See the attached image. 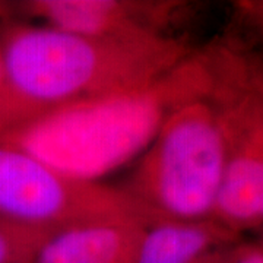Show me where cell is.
Wrapping results in <instances>:
<instances>
[{
	"mask_svg": "<svg viewBox=\"0 0 263 263\" xmlns=\"http://www.w3.org/2000/svg\"><path fill=\"white\" fill-rule=\"evenodd\" d=\"M0 50L10 129L57 107L149 84L190 56L177 37L91 38L31 22L2 24Z\"/></svg>",
	"mask_w": 263,
	"mask_h": 263,
	"instance_id": "6da1fadb",
	"label": "cell"
},
{
	"mask_svg": "<svg viewBox=\"0 0 263 263\" xmlns=\"http://www.w3.org/2000/svg\"><path fill=\"white\" fill-rule=\"evenodd\" d=\"M209 91L206 62L189 56L149 84L57 107L0 133V142L73 179L103 183L138 160L179 107Z\"/></svg>",
	"mask_w": 263,
	"mask_h": 263,
	"instance_id": "7a4b0ae2",
	"label": "cell"
},
{
	"mask_svg": "<svg viewBox=\"0 0 263 263\" xmlns=\"http://www.w3.org/2000/svg\"><path fill=\"white\" fill-rule=\"evenodd\" d=\"M227 162L221 117L208 97L197 98L170 116L119 187L154 221H208Z\"/></svg>",
	"mask_w": 263,
	"mask_h": 263,
	"instance_id": "3957f363",
	"label": "cell"
},
{
	"mask_svg": "<svg viewBox=\"0 0 263 263\" xmlns=\"http://www.w3.org/2000/svg\"><path fill=\"white\" fill-rule=\"evenodd\" d=\"M0 215L50 228L154 219L119 186L89 183L0 142Z\"/></svg>",
	"mask_w": 263,
	"mask_h": 263,
	"instance_id": "277c9868",
	"label": "cell"
},
{
	"mask_svg": "<svg viewBox=\"0 0 263 263\" xmlns=\"http://www.w3.org/2000/svg\"><path fill=\"white\" fill-rule=\"evenodd\" d=\"M183 6L170 0H27L10 6L38 25L91 38L174 37Z\"/></svg>",
	"mask_w": 263,
	"mask_h": 263,
	"instance_id": "5b68a950",
	"label": "cell"
},
{
	"mask_svg": "<svg viewBox=\"0 0 263 263\" xmlns=\"http://www.w3.org/2000/svg\"><path fill=\"white\" fill-rule=\"evenodd\" d=\"M227 139L228 162L214 219L234 231L263 222V117L237 124Z\"/></svg>",
	"mask_w": 263,
	"mask_h": 263,
	"instance_id": "8992f818",
	"label": "cell"
},
{
	"mask_svg": "<svg viewBox=\"0 0 263 263\" xmlns=\"http://www.w3.org/2000/svg\"><path fill=\"white\" fill-rule=\"evenodd\" d=\"M148 224L103 221L57 230L34 263H138Z\"/></svg>",
	"mask_w": 263,
	"mask_h": 263,
	"instance_id": "52a82bcc",
	"label": "cell"
},
{
	"mask_svg": "<svg viewBox=\"0 0 263 263\" xmlns=\"http://www.w3.org/2000/svg\"><path fill=\"white\" fill-rule=\"evenodd\" d=\"M234 231L215 219L154 221L145 227L138 263H226Z\"/></svg>",
	"mask_w": 263,
	"mask_h": 263,
	"instance_id": "ba28073f",
	"label": "cell"
},
{
	"mask_svg": "<svg viewBox=\"0 0 263 263\" xmlns=\"http://www.w3.org/2000/svg\"><path fill=\"white\" fill-rule=\"evenodd\" d=\"M57 228L28 224L0 215V263H34Z\"/></svg>",
	"mask_w": 263,
	"mask_h": 263,
	"instance_id": "9c48e42d",
	"label": "cell"
},
{
	"mask_svg": "<svg viewBox=\"0 0 263 263\" xmlns=\"http://www.w3.org/2000/svg\"><path fill=\"white\" fill-rule=\"evenodd\" d=\"M226 263H263V249L257 246L235 247L228 254Z\"/></svg>",
	"mask_w": 263,
	"mask_h": 263,
	"instance_id": "30bf717a",
	"label": "cell"
},
{
	"mask_svg": "<svg viewBox=\"0 0 263 263\" xmlns=\"http://www.w3.org/2000/svg\"><path fill=\"white\" fill-rule=\"evenodd\" d=\"M8 129H10L9 107H8V89H6V79H5L2 50H0V133L6 132Z\"/></svg>",
	"mask_w": 263,
	"mask_h": 263,
	"instance_id": "8fae6325",
	"label": "cell"
},
{
	"mask_svg": "<svg viewBox=\"0 0 263 263\" xmlns=\"http://www.w3.org/2000/svg\"><path fill=\"white\" fill-rule=\"evenodd\" d=\"M249 8L256 10V16L263 22V5H259V6H249Z\"/></svg>",
	"mask_w": 263,
	"mask_h": 263,
	"instance_id": "7c38bea8",
	"label": "cell"
},
{
	"mask_svg": "<svg viewBox=\"0 0 263 263\" xmlns=\"http://www.w3.org/2000/svg\"><path fill=\"white\" fill-rule=\"evenodd\" d=\"M8 10V6H5V3H0V25H2V19H3V12Z\"/></svg>",
	"mask_w": 263,
	"mask_h": 263,
	"instance_id": "4fadbf2b",
	"label": "cell"
}]
</instances>
